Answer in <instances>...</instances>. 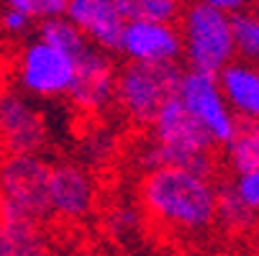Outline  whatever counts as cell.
I'll use <instances>...</instances> for the list:
<instances>
[{"label":"cell","mask_w":259,"mask_h":256,"mask_svg":"<svg viewBox=\"0 0 259 256\" xmlns=\"http://www.w3.org/2000/svg\"><path fill=\"white\" fill-rule=\"evenodd\" d=\"M200 3L226 13V16H236V13H244L251 8V0H200Z\"/></svg>","instance_id":"cell-23"},{"label":"cell","mask_w":259,"mask_h":256,"mask_svg":"<svg viewBox=\"0 0 259 256\" xmlns=\"http://www.w3.org/2000/svg\"><path fill=\"white\" fill-rule=\"evenodd\" d=\"M126 21H169L177 23L182 0H113Z\"/></svg>","instance_id":"cell-17"},{"label":"cell","mask_w":259,"mask_h":256,"mask_svg":"<svg viewBox=\"0 0 259 256\" xmlns=\"http://www.w3.org/2000/svg\"><path fill=\"white\" fill-rule=\"evenodd\" d=\"M234 195L259 218V169L254 172H244V174H234V179L229 182Z\"/></svg>","instance_id":"cell-21"},{"label":"cell","mask_w":259,"mask_h":256,"mask_svg":"<svg viewBox=\"0 0 259 256\" xmlns=\"http://www.w3.org/2000/svg\"><path fill=\"white\" fill-rule=\"evenodd\" d=\"M118 54H123L126 62L177 64L182 59V41H180L177 23L126 21L118 41Z\"/></svg>","instance_id":"cell-9"},{"label":"cell","mask_w":259,"mask_h":256,"mask_svg":"<svg viewBox=\"0 0 259 256\" xmlns=\"http://www.w3.org/2000/svg\"><path fill=\"white\" fill-rule=\"evenodd\" d=\"M231 28H234L236 57L259 64V16L254 11L236 13L231 16Z\"/></svg>","instance_id":"cell-19"},{"label":"cell","mask_w":259,"mask_h":256,"mask_svg":"<svg viewBox=\"0 0 259 256\" xmlns=\"http://www.w3.org/2000/svg\"><path fill=\"white\" fill-rule=\"evenodd\" d=\"M64 18L82 33V39L90 46L105 54H118L126 18L113 0H67Z\"/></svg>","instance_id":"cell-12"},{"label":"cell","mask_w":259,"mask_h":256,"mask_svg":"<svg viewBox=\"0 0 259 256\" xmlns=\"http://www.w3.org/2000/svg\"><path fill=\"white\" fill-rule=\"evenodd\" d=\"M213 256H239V253H234V251H218V253H213Z\"/></svg>","instance_id":"cell-25"},{"label":"cell","mask_w":259,"mask_h":256,"mask_svg":"<svg viewBox=\"0 0 259 256\" xmlns=\"http://www.w3.org/2000/svg\"><path fill=\"white\" fill-rule=\"evenodd\" d=\"M31 28H33V21L28 16H23L21 11L0 6V31H3L8 39H23Z\"/></svg>","instance_id":"cell-22"},{"label":"cell","mask_w":259,"mask_h":256,"mask_svg":"<svg viewBox=\"0 0 259 256\" xmlns=\"http://www.w3.org/2000/svg\"><path fill=\"white\" fill-rule=\"evenodd\" d=\"M259 218L234 195L231 185H218V202H215V223L234 233V236H241V233H249L254 226H256Z\"/></svg>","instance_id":"cell-16"},{"label":"cell","mask_w":259,"mask_h":256,"mask_svg":"<svg viewBox=\"0 0 259 256\" xmlns=\"http://www.w3.org/2000/svg\"><path fill=\"white\" fill-rule=\"evenodd\" d=\"M224 162L231 174L259 169V121H236L234 133L224 143Z\"/></svg>","instance_id":"cell-14"},{"label":"cell","mask_w":259,"mask_h":256,"mask_svg":"<svg viewBox=\"0 0 259 256\" xmlns=\"http://www.w3.org/2000/svg\"><path fill=\"white\" fill-rule=\"evenodd\" d=\"M249 11H254V13L259 16V0H251V8H249Z\"/></svg>","instance_id":"cell-24"},{"label":"cell","mask_w":259,"mask_h":256,"mask_svg":"<svg viewBox=\"0 0 259 256\" xmlns=\"http://www.w3.org/2000/svg\"><path fill=\"white\" fill-rule=\"evenodd\" d=\"M175 97L213 138L215 146H224L229 136L236 128V116L231 113L229 103L224 100V92L218 87V80L210 72L188 69L180 72V80L175 87Z\"/></svg>","instance_id":"cell-7"},{"label":"cell","mask_w":259,"mask_h":256,"mask_svg":"<svg viewBox=\"0 0 259 256\" xmlns=\"http://www.w3.org/2000/svg\"><path fill=\"white\" fill-rule=\"evenodd\" d=\"M36 36L44 41H49L52 46H59L64 52H69L72 57H80L90 44L82 39V33L72 26L64 16H54V18H47L41 23H36Z\"/></svg>","instance_id":"cell-18"},{"label":"cell","mask_w":259,"mask_h":256,"mask_svg":"<svg viewBox=\"0 0 259 256\" xmlns=\"http://www.w3.org/2000/svg\"><path fill=\"white\" fill-rule=\"evenodd\" d=\"M180 80L177 64H141L126 62L116 69L113 103L136 126H149L159 108L175 95Z\"/></svg>","instance_id":"cell-5"},{"label":"cell","mask_w":259,"mask_h":256,"mask_svg":"<svg viewBox=\"0 0 259 256\" xmlns=\"http://www.w3.org/2000/svg\"><path fill=\"white\" fill-rule=\"evenodd\" d=\"M49 126L41 111L16 90H0V143L11 154H41Z\"/></svg>","instance_id":"cell-8"},{"label":"cell","mask_w":259,"mask_h":256,"mask_svg":"<svg viewBox=\"0 0 259 256\" xmlns=\"http://www.w3.org/2000/svg\"><path fill=\"white\" fill-rule=\"evenodd\" d=\"M139 200L149 221L177 233L198 238L215 226L218 185L210 172L190 167H154L144 172Z\"/></svg>","instance_id":"cell-1"},{"label":"cell","mask_w":259,"mask_h":256,"mask_svg":"<svg viewBox=\"0 0 259 256\" xmlns=\"http://www.w3.org/2000/svg\"><path fill=\"white\" fill-rule=\"evenodd\" d=\"M0 6L21 11L23 16H28L33 23H41L47 18L54 16H64L67 0H0Z\"/></svg>","instance_id":"cell-20"},{"label":"cell","mask_w":259,"mask_h":256,"mask_svg":"<svg viewBox=\"0 0 259 256\" xmlns=\"http://www.w3.org/2000/svg\"><path fill=\"white\" fill-rule=\"evenodd\" d=\"M177 31L182 41V59L188 62V69L218 75L229 62L236 59L231 16L200 3V0L182 8L177 18Z\"/></svg>","instance_id":"cell-4"},{"label":"cell","mask_w":259,"mask_h":256,"mask_svg":"<svg viewBox=\"0 0 259 256\" xmlns=\"http://www.w3.org/2000/svg\"><path fill=\"white\" fill-rule=\"evenodd\" d=\"M75 69L77 57H72L59 46H52L39 36H33L21 46L13 67L16 85L21 87V92L39 100L67 97L72 82H75Z\"/></svg>","instance_id":"cell-6"},{"label":"cell","mask_w":259,"mask_h":256,"mask_svg":"<svg viewBox=\"0 0 259 256\" xmlns=\"http://www.w3.org/2000/svg\"><path fill=\"white\" fill-rule=\"evenodd\" d=\"M113 92H116V64L113 57L88 46L77 57V69H75V82H72L67 97L72 105L82 113H103L113 105Z\"/></svg>","instance_id":"cell-10"},{"label":"cell","mask_w":259,"mask_h":256,"mask_svg":"<svg viewBox=\"0 0 259 256\" xmlns=\"http://www.w3.org/2000/svg\"><path fill=\"white\" fill-rule=\"evenodd\" d=\"M213 151L215 143L208 131L172 95L149 123V141L141 146L139 164L144 172L175 164L213 174Z\"/></svg>","instance_id":"cell-2"},{"label":"cell","mask_w":259,"mask_h":256,"mask_svg":"<svg viewBox=\"0 0 259 256\" xmlns=\"http://www.w3.org/2000/svg\"><path fill=\"white\" fill-rule=\"evenodd\" d=\"M52 162L41 154H11L0 162V218L44 226Z\"/></svg>","instance_id":"cell-3"},{"label":"cell","mask_w":259,"mask_h":256,"mask_svg":"<svg viewBox=\"0 0 259 256\" xmlns=\"http://www.w3.org/2000/svg\"><path fill=\"white\" fill-rule=\"evenodd\" d=\"M95 208V182L80 164H52L49 213L59 221H82Z\"/></svg>","instance_id":"cell-11"},{"label":"cell","mask_w":259,"mask_h":256,"mask_svg":"<svg viewBox=\"0 0 259 256\" xmlns=\"http://www.w3.org/2000/svg\"><path fill=\"white\" fill-rule=\"evenodd\" d=\"M215 80L239 121H259V64L234 59L218 72Z\"/></svg>","instance_id":"cell-13"},{"label":"cell","mask_w":259,"mask_h":256,"mask_svg":"<svg viewBox=\"0 0 259 256\" xmlns=\"http://www.w3.org/2000/svg\"><path fill=\"white\" fill-rule=\"evenodd\" d=\"M44 226L0 218V256H47Z\"/></svg>","instance_id":"cell-15"}]
</instances>
